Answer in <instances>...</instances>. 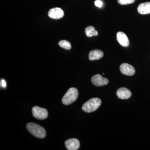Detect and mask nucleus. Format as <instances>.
<instances>
[{
	"label": "nucleus",
	"instance_id": "15",
	"mask_svg": "<svg viewBox=\"0 0 150 150\" xmlns=\"http://www.w3.org/2000/svg\"><path fill=\"white\" fill-rule=\"evenodd\" d=\"M135 1V0H118V4L122 5L133 4Z\"/></svg>",
	"mask_w": 150,
	"mask_h": 150
},
{
	"label": "nucleus",
	"instance_id": "1",
	"mask_svg": "<svg viewBox=\"0 0 150 150\" xmlns=\"http://www.w3.org/2000/svg\"><path fill=\"white\" fill-rule=\"evenodd\" d=\"M26 128L30 133L36 138L43 139L46 137V132L45 129L36 123H28Z\"/></svg>",
	"mask_w": 150,
	"mask_h": 150
},
{
	"label": "nucleus",
	"instance_id": "9",
	"mask_svg": "<svg viewBox=\"0 0 150 150\" xmlns=\"http://www.w3.org/2000/svg\"><path fill=\"white\" fill-rule=\"evenodd\" d=\"M116 38L119 44L123 47H128L129 45V38L123 32H118L116 35Z\"/></svg>",
	"mask_w": 150,
	"mask_h": 150
},
{
	"label": "nucleus",
	"instance_id": "7",
	"mask_svg": "<svg viewBox=\"0 0 150 150\" xmlns=\"http://www.w3.org/2000/svg\"><path fill=\"white\" fill-rule=\"evenodd\" d=\"M91 82L94 85L97 86L106 85L108 83V79L103 77L100 74H96L93 76L91 78Z\"/></svg>",
	"mask_w": 150,
	"mask_h": 150
},
{
	"label": "nucleus",
	"instance_id": "4",
	"mask_svg": "<svg viewBox=\"0 0 150 150\" xmlns=\"http://www.w3.org/2000/svg\"><path fill=\"white\" fill-rule=\"evenodd\" d=\"M32 110L34 118L38 120H44L48 117V112L45 108L35 106L33 108Z\"/></svg>",
	"mask_w": 150,
	"mask_h": 150
},
{
	"label": "nucleus",
	"instance_id": "12",
	"mask_svg": "<svg viewBox=\"0 0 150 150\" xmlns=\"http://www.w3.org/2000/svg\"><path fill=\"white\" fill-rule=\"evenodd\" d=\"M103 52L100 50H92L89 54V59L90 61L99 60L103 56Z\"/></svg>",
	"mask_w": 150,
	"mask_h": 150
},
{
	"label": "nucleus",
	"instance_id": "16",
	"mask_svg": "<svg viewBox=\"0 0 150 150\" xmlns=\"http://www.w3.org/2000/svg\"><path fill=\"white\" fill-rule=\"evenodd\" d=\"M95 5L98 7L101 8L103 6V2L100 0H96L95 2Z\"/></svg>",
	"mask_w": 150,
	"mask_h": 150
},
{
	"label": "nucleus",
	"instance_id": "3",
	"mask_svg": "<svg viewBox=\"0 0 150 150\" xmlns=\"http://www.w3.org/2000/svg\"><path fill=\"white\" fill-rule=\"evenodd\" d=\"M79 96V92L75 88H71L65 94L62 100L63 104L69 105L75 102Z\"/></svg>",
	"mask_w": 150,
	"mask_h": 150
},
{
	"label": "nucleus",
	"instance_id": "13",
	"mask_svg": "<svg viewBox=\"0 0 150 150\" xmlns=\"http://www.w3.org/2000/svg\"><path fill=\"white\" fill-rule=\"evenodd\" d=\"M85 33L86 36L88 37L96 36L98 35V32L96 30L95 28L92 26H89L86 28Z\"/></svg>",
	"mask_w": 150,
	"mask_h": 150
},
{
	"label": "nucleus",
	"instance_id": "14",
	"mask_svg": "<svg viewBox=\"0 0 150 150\" xmlns=\"http://www.w3.org/2000/svg\"><path fill=\"white\" fill-rule=\"evenodd\" d=\"M59 44L60 47L66 50H70L71 48V43L67 40H61L59 42Z\"/></svg>",
	"mask_w": 150,
	"mask_h": 150
},
{
	"label": "nucleus",
	"instance_id": "10",
	"mask_svg": "<svg viewBox=\"0 0 150 150\" xmlns=\"http://www.w3.org/2000/svg\"><path fill=\"white\" fill-rule=\"evenodd\" d=\"M117 96L121 99H127L131 96V92L129 90L126 88H121L118 89L116 92Z\"/></svg>",
	"mask_w": 150,
	"mask_h": 150
},
{
	"label": "nucleus",
	"instance_id": "5",
	"mask_svg": "<svg viewBox=\"0 0 150 150\" xmlns=\"http://www.w3.org/2000/svg\"><path fill=\"white\" fill-rule=\"evenodd\" d=\"M64 15V11L59 8H54L49 10L48 16L51 18L53 19H59L62 18Z\"/></svg>",
	"mask_w": 150,
	"mask_h": 150
},
{
	"label": "nucleus",
	"instance_id": "6",
	"mask_svg": "<svg viewBox=\"0 0 150 150\" xmlns=\"http://www.w3.org/2000/svg\"><path fill=\"white\" fill-rule=\"evenodd\" d=\"M120 70L122 74L126 76H133L136 72L134 67L126 63H123L121 64L120 67Z\"/></svg>",
	"mask_w": 150,
	"mask_h": 150
},
{
	"label": "nucleus",
	"instance_id": "8",
	"mask_svg": "<svg viewBox=\"0 0 150 150\" xmlns=\"http://www.w3.org/2000/svg\"><path fill=\"white\" fill-rule=\"evenodd\" d=\"M65 146L69 150L79 149L80 146L79 140L76 139H71L67 140L65 142Z\"/></svg>",
	"mask_w": 150,
	"mask_h": 150
},
{
	"label": "nucleus",
	"instance_id": "17",
	"mask_svg": "<svg viewBox=\"0 0 150 150\" xmlns=\"http://www.w3.org/2000/svg\"><path fill=\"white\" fill-rule=\"evenodd\" d=\"M1 86L4 88H6V81L4 79H2L1 82Z\"/></svg>",
	"mask_w": 150,
	"mask_h": 150
},
{
	"label": "nucleus",
	"instance_id": "11",
	"mask_svg": "<svg viewBox=\"0 0 150 150\" xmlns=\"http://www.w3.org/2000/svg\"><path fill=\"white\" fill-rule=\"evenodd\" d=\"M138 12L141 14L145 15L150 13V2L142 3L137 8Z\"/></svg>",
	"mask_w": 150,
	"mask_h": 150
},
{
	"label": "nucleus",
	"instance_id": "2",
	"mask_svg": "<svg viewBox=\"0 0 150 150\" xmlns=\"http://www.w3.org/2000/svg\"><path fill=\"white\" fill-rule=\"evenodd\" d=\"M101 104V100L97 98L90 99L83 105L82 110L85 112H91L97 110Z\"/></svg>",
	"mask_w": 150,
	"mask_h": 150
}]
</instances>
